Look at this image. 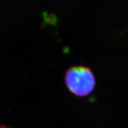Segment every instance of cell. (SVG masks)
<instances>
[{"label":"cell","instance_id":"obj_1","mask_svg":"<svg viewBox=\"0 0 128 128\" xmlns=\"http://www.w3.org/2000/svg\"><path fill=\"white\" fill-rule=\"evenodd\" d=\"M65 84L70 93L78 97H86L92 92L96 84L92 70L85 66H74L67 70Z\"/></svg>","mask_w":128,"mask_h":128},{"label":"cell","instance_id":"obj_2","mask_svg":"<svg viewBox=\"0 0 128 128\" xmlns=\"http://www.w3.org/2000/svg\"><path fill=\"white\" fill-rule=\"evenodd\" d=\"M0 128H9V127H7L6 126H4V125H0Z\"/></svg>","mask_w":128,"mask_h":128}]
</instances>
